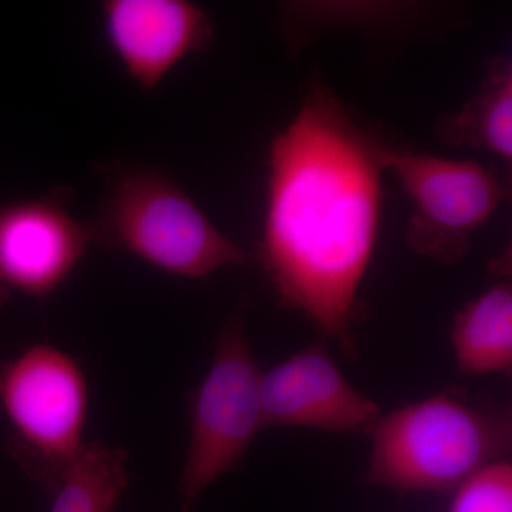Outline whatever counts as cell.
Here are the masks:
<instances>
[{
	"label": "cell",
	"instance_id": "30bf717a",
	"mask_svg": "<svg viewBox=\"0 0 512 512\" xmlns=\"http://www.w3.org/2000/svg\"><path fill=\"white\" fill-rule=\"evenodd\" d=\"M440 143L490 154L505 167L512 163V63L498 56L485 66L483 82L458 113L440 117Z\"/></svg>",
	"mask_w": 512,
	"mask_h": 512
},
{
	"label": "cell",
	"instance_id": "6da1fadb",
	"mask_svg": "<svg viewBox=\"0 0 512 512\" xmlns=\"http://www.w3.org/2000/svg\"><path fill=\"white\" fill-rule=\"evenodd\" d=\"M386 144L315 76L269 146L256 259L279 305L301 312L350 359L360 286L382 225Z\"/></svg>",
	"mask_w": 512,
	"mask_h": 512
},
{
	"label": "cell",
	"instance_id": "8992f818",
	"mask_svg": "<svg viewBox=\"0 0 512 512\" xmlns=\"http://www.w3.org/2000/svg\"><path fill=\"white\" fill-rule=\"evenodd\" d=\"M384 170L393 173L413 205L406 241L416 254L443 265L460 262L471 238L507 200L501 171L477 161L416 153L386 144Z\"/></svg>",
	"mask_w": 512,
	"mask_h": 512
},
{
	"label": "cell",
	"instance_id": "7c38bea8",
	"mask_svg": "<svg viewBox=\"0 0 512 512\" xmlns=\"http://www.w3.org/2000/svg\"><path fill=\"white\" fill-rule=\"evenodd\" d=\"M127 460L123 448L87 443L50 491L49 512H113L130 481Z\"/></svg>",
	"mask_w": 512,
	"mask_h": 512
},
{
	"label": "cell",
	"instance_id": "ba28073f",
	"mask_svg": "<svg viewBox=\"0 0 512 512\" xmlns=\"http://www.w3.org/2000/svg\"><path fill=\"white\" fill-rule=\"evenodd\" d=\"M265 429L305 427L332 433H367L379 404L346 379L323 343H315L262 375Z\"/></svg>",
	"mask_w": 512,
	"mask_h": 512
},
{
	"label": "cell",
	"instance_id": "277c9868",
	"mask_svg": "<svg viewBox=\"0 0 512 512\" xmlns=\"http://www.w3.org/2000/svg\"><path fill=\"white\" fill-rule=\"evenodd\" d=\"M0 409L9 450L46 493L82 454L90 390L80 363L64 350L36 343L0 365Z\"/></svg>",
	"mask_w": 512,
	"mask_h": 512
},
{
	"label": "cell",
	"instance_id": "9a60e30c",
	"mask_svg": "<svg viewBox=\"0 0 512 512\" xmlns=\"http://www.w3.org/2000/svg\"><path fill=\"white\" fill-rule=\"evenodd\" d=\"M181 512H191L190 511V505H185L184 510Z\"/></svg>",
	"mask_w": 512,
	"mask_h": 512
},
{
	"label": "cell",
	"instance_id": "9c48e42d",
	"mask_svg": "<svg viewBox=\"0 0 512 512\" xmlns=\"http://www.w3.org/2000/svg\"><path fill=\"white\" fill-rule=\"evenodd\" d=\"M100 9L107 45L144 92L214 40L210 15L188 0H106Z\"/></svg>",
	"mask_w": 512,
	"mask_h": 512
},
{
	"label": "cell",
	"instance_id": "8fae6325",
	"mask_svg": "<svg viewBox=\"0 0 512 512\" xmlns=\"http://www.w3.org/2000/svg\"><path fill=\"white\" fill-rule=\"evenodd\" d=\"M451 345L463 375L510 376L512 372V288L501 281L468 302L453 319Z\"/></svg>",
	"mask_w": 512,
	"mask_h": 512
},
{
	"label": "cell",
	"instance_id": "4fadbf2b",
	"mask_svg": "<svg viewBox=\"0 0 512 512\" xmlns=\"http://www.w3.org/2000/svg\"><path fill=\"white\" fill-rule=\"evenodd\" d=\"M448 512H512V464L481 468L453 491Z\"/></svg>",
	"mask_w": 512,
	"mask_h": 512
},
{
	"label": "cell",
	"instance_id": "7a4b0ae2",
	"mask_svg": "<svg viewBox=\"0 0 512 512\" xmlns=\"http://www.w3.org/2000/svg\"><path fill=\"white\" fill-rule=\"evenodd\" d=\"M363 483L400 494L453 493L481 468L508 460L510 407L446 389L380 416Z\"/></svg>",
	"mask_w": 512,
	"mask_h": 512
},
{
	"label": "cell",
	"instance_id": "5bb4252c",
	"mask_svg": "<svg viewBox=\"0 0 512 512\" xmlns=\"http://www.w3.org/2000/svg\"><path fill=\"white\" fill-rule=\"evenodd\" d=\"M9 299V293L5 291V289L0 286V305H3V303L8 302Z\"/></svg>",
	"mask_w": 512,
	"mask_h": 512
},
{
	"label": "cell",
	"instance_id": "52a82bcc",
	"mask_svg": "<svg viewBox=\"0 0 512 512\" xmlns=\"http://www.w3.org/2000/svg\"><path fill=\"white\" fill-rule=\"evenodd\" d=\"M93 245L89 221L69 210L62 191L0 205V286L45 302Z\"/></svg>",
	"mask_w": 512,
	"mask_h": 512
},
{
	"label": "cell",
	"instance_id": "5b68a950",
	"mask_svg": "<svg viewBox=\"0 0 512 512\" xmlns=\"http://www.w3.org/2000/svg\"><path fill=\"white\" fill-rule=\"evenodd\" d=\"M262 375L241 308L222 326L210 369L188 400L190 441L178 487L185 505L241 468L265 430Z\"/></svg>",
	"mask_w": 512,
	"mask_h": 512
},
{
	"label": "cell",
	"instance_id": "3957f363",
	"mask_svg": "<svg viewBox=\"0 0 512 512\" xmlns=\"http://www.w3.org/2000/svg\"><path fill=\"white\" fill-rule=\"evenodd\" d=\"M93 245L137 258L164 274L204 279L254 255L228 238L170 175L119 167L93 221Z\"/></svg>",
	"mask_w": 512,
	"mask_h": 512
}]
</instances>
